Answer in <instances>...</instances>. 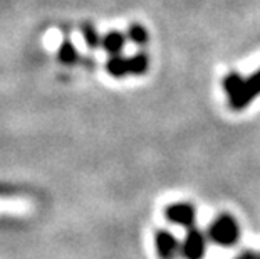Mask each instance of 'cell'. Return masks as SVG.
<instances>
[{"label": "cell", "mask_w": 260, "mask_h": 259, "mask_svg": "<svg viewBox=\"0 0 260 259\" xmlns=\"http://www.w3.org/2000/svg\"><path fill=\"white\" fill-rule=\"evenodd\" d=\"M210 238L222 246L234 244L239 239V225H237L235 219L230 216L218 217L210 227Z\"/></svg>", "instance_id": "6da1fadb"}, {"label": "cell", "mask_w": 260, "mask_h": 259, "mask_svg": "<svg viewBox=\"0 0 260 259\" xmlns=\"http://www.w3.org/2000/svg\"><path fill=\"white\" fill-rule=\"evenodd\" d=\"M257 95H260V71L250 79L240 81L239 88L230 95V103L235 109H239L247 106Z\"/></svg>", "instance_id": "7a4b0ae2"}, {"label": "cell", "mask_w": 260, "mask_h": 259, "mask_svg": "<svg viewBox=\"0 0 260 259\" xmlns=\"http://www.w3.org/2000/svg\"><path fill=\"white\" fill-rule=\"evenodd\" d=\"M183 252L188 259H200L205 252V239L200 233H190L186 238Z\"/></svg>", "instance_id": "3957f363"}, {"label": "cell", "mask_w": 260, "mask_h": 259, "mask_svg": "<svg viewBox=\"0 0 260 259\" xmlns=\"http://www.w3.org/2000/svg\"><path fill=\"white\" fill-rule=\"evenodd\" d=\"M30 211V204L22 199H0V214L22 216Z\"/></svg>", "instance_id": "277c9868"}, {"label": "cell", "mask_w": 260, "mask_h": 259, "mask_svg": "<svg viewBox=\"0 0 260 259\" xmlns=\"http://www.w3.org/2000/svg\"><path fill=\"white\" fill-rule=\"evenodd\" d=\"M168 217L173 220V222L190 224L191 220H193V209L190 206L178 204V206H173V207L168 209Z\"/></svg>", "instance_id": "5b68a950"}, {"label": "cell", "mask_w": 260, "mask_h": 259, "mask_svg": "<svg viewBox=\"0 0 260 259\" xmlns=\"http://www.w3.org/2000/svg\"><path fill=\"white\" fill-rule=\"evenodd\" d=\"M156 246H158L159 254H161V257H165V259L173 257V254L176 252V241H175V238H171V236L167 233L158 234Z\"/></svg>", "instance_id": "8992f818"}, {"label": "cell", "mask_w": 260, "mask_h": 259, "mask_svg": "<svg viewBox=\"0 0 260 259\" xmlns=\"http://www.w3.org/2000/svg\"><path fill=\"white\" fill-rule=\"evenodd\" d=\"M121 44H123V37L118 36V34H111V36L106 37V47L109 49V51H119Z\"/></svg>", "instance_id": "52a82bcc"}, {"label": "cell", "mask_w": 260, "mask_h": 259, "mask_svg": "<svg viewBox=\"0 0 260 259\" xmlns=\"http://www.w3.org/2000/svg\"><path fill=\"white\" fill-rule=\"evenodd\" d=\"M109 69H111L113 74H123L124 69H126V64L123 63V61L119 59H114L111 64H109Z\"/></svg>", "instance_id": "ba28073f"}, {"label": "cell", "mask_w": 260, "mask_h": 259, "mask_svg": "<svg viewBox=\"0 0 260 259\" xmlns=\"http://www.w3.org/2000/svg\"><path fill=\"white\" fill-rule=\"evenodd\" d=\"M129 68L133 69V71H143L146 68V61H145V57H136L133 63H129Z\"/></svg>", "instance_id": "9c48e42d"}, {"label": "cell", "mask_w": 260, "mask_h": 259, "mask_svg": "<svg viewBox=\"0 0 260 259\" xmlns=\"http://www.w3.org/2000/svg\"><path fill=\"white\" fill-rule=\"evenodd\" d=\"M74 56H76V52H74V49L71 47V46H66V47L62 49V57H64L66 61H73Z\"/></svg>", "instance_id": "30bf717a"}, {"label": "cell", "mask_w": 260, "mask_h": 259, "mask_svg": "<svg viewBox=\"0 0 260 259\" xmlns=\"http://www.w3.org/2000/svg\"><path fill=\"white\" fill-rule=\"evenodd\" d=\"M131 36H133V39H135V41H145V32H143L141 29H138V27H136V29H133V32H131Z\"/></svg>", "instance_id": "8fae6325"}, {"label": "cell", "mask_w": 260, "mask_h": 259, "mask_svg": "<svg viewBox=\"0 0 260 259\" xmlns=\"http://www.w3.org/2000/svg\"><path fill=\"white\" fill-rule=\"evenodd\" d=\"M240 259H257V257H253V256H245V257H240Z\"/></svg>", "instance_id": "7c38bea8"}]
</instances>
